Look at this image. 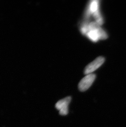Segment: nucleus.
I'll use <instances>...</instances> for the list:
<instances>
[{
    "instance_id": "f257e3e1",
    "label": "nucleus",
    "mask_w": 126,
    "mask_h": 127,
    "mask_svg": "<svg viewBox=\"0 0 126 127\" xmlns=\"http://www.w3.org/2000/svg\"><path fill=\"white\" fill-rule=\"evenodd\" d=\"M96 75L93 74H90L86 76L79 84V90L81 91H85L88 90L93 84Z\"/></svg>"
},
{
    "instance_id": "f03ea898",
    "label": "nucleus",
    "mask_w": 126,
    "mask_h": 127,
    "mask_svg": "<svg viewBox=\"0 0 126 127\" xmlns=\"http://www.w3.org/2000/svg\"><path fill=\"white\" fill-rule=\"evenodd\" d=\"M71 98L70 96L60 100L55 104V107L61 115H66L68 112V105Z\"/></svg>"
},
{
    "instance_id": "7ed1b4c3",
    "label": "nucleus",
    "mask_w": 126,
    "mask_h": 127,
    "mask_svg": "<svg viewBox=\"0 0 126 127\" xmlns=\"http://www.w3.org/2000/svg\"><path fill=\"white\" fill-rule=\"evenodd\" d=\"M105 59L103 57H100L95 59L94 61L87 65L85 68V74H89L94 72L100 67L105 62Z\"/></svg>"
},
{
    "instance_id": "20e7f679",
    "label": "nucleus",
    "mask_w": 126,
    "mask_h": 127,
    "mask_svg": "<svg viewBox=\"0 0 126 127\" xmlns=\"http://www.w3.org/2000/svg\"><path fill=\"white\" fill-rule=\"evenodd\" d=\"M84 25L87 29V32L91 30L96 31L99 35L100 39L105 40L107 38L108 35L100 27V25H99L96 22H92L88 24H86Z\"/></svg>"
},
{
    "instance_id": "39448f33",
    "label": "nucleus",
    "mask_w": 126,
    "mask_h": 127,
    "mask_svg": "<svg viewBox=\"0 0 126 127\" xmlns=\"http://www.w3.org/2000/svg\"><path fill=\"white\" fill-rule=\"evenodd\" d=\"M86 35L92 41L96 42L100 40L99 35L96 31L91 30L88 31Z\"/></svg>"
}]
</instances>
